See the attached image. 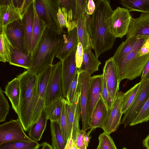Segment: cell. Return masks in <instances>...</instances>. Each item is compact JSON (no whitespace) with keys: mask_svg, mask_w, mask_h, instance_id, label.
<instances>
[{"mask_svg":"<svg viewBox=\"0 0 149 149\" xmlns=\"http://www.w3.org/2000/svg\"><path fill=\"white\" fill-rule=\"evenodd\" d=\"M95 8L91 15V36L95 55L98 58L113 47L116 38L110 32L111 17L113 10L108 0L94 1Z\"/></svg>","mask_w":149,"mask_h":149,"instance_id":"cell-1","label":"cell"},{"mask_svg":"<svg viewBox=\"0 0 149 149\" xmlns=\"http://www.w3.org/2000/svg\"><path fill=\"white\" fill-rule=\"evenodd\" d=\"M67 33L64 31L58 34L46 26L36 47L32 54V61L29 70L37 75L47 67L52 65L55 56L67 41Z\"/></svg>","mask_w":149,"mask_h":149,"instance_id":"cell-2","label":"cell"},{"mask_svg":"<svg viewBox=\"0 0 149 149\" xmlns=\"http://www.w3.org/2000/svg\"><path fill=\"white\" fill-rule=\"evenodd\" d=\"M20 82V93L18 119L25 132L33 125V116L36 101L38 75L34 72L25 71L17 75Z\"/></svg>","mask_w":149,"mask_h":149,"instance_id":"cell-3","label":"cell"},{"mask_svg":"<svg viewBox=\"0 0 149 149\" xmlns=\"http://www.w3.org/2000/svg\"><path fill=\"white\" fill-rule=\"evenodd\" d=\"M35 7L39 17L46 26L58 34L64 30L58 19L57 13L59 6L58 0H35Z\"/></svg>","mask_w":149,"mask_h":149,"instance_id":"cell-4","label":"cell"},{"mask_svg":"<svg viewBox=\"0 0 149 149\" xmlns=\"http://www.w3.org/2000/svg\"><path fill=\"white\" fill-rule=\"evenodd\" d=\"M140 86L132 105L124 114L120 124L125 127L131 126L144 104L149 97V79L141 80Z\"/></svg>","mask_w":149,"mask_h":149,"instance_id":"cell-5","label":"cell"},{"mask_svg":"<svg viewBox=\"0 0 149 149\" xmlns=\"http://www.w3.org/2000/svg\"><path fill=\"white\" fill-rule=\"evenodd\" d=\"M132 17L127 9L117 7L112 14L110 32L116 38H121L127 35Z\"/></svg>","mask_w":149,"mask_h":149,"instance_id":"cell-6","label":"cell"},{"mask_svg":"<svg viewBox=\"0 0 149 149\" xmlns=\"http://www.w3.org/2000/svg\"><path fill=\"white\" fill-rule=\"evenodd\" d=\"M33 141L25 134L18 119L12 120L0 125V145L11 141Z\"/></svg>","mask_w":149,"mask_h":149,"instance_id":"cell-7","label":"cell"},{"mask_svg":"<svg viewBox=\"0 0 149 149\" xmlns=\"http://www.w3.org/2000/svg\"><path fill=\"white\" fill-rule=\"evenodd\" d=\"M52 65L47 67L38 75L37 95L33 116V125L38 120L45 106L46 90L51 74Z\"/></svg>","mask_w":149,"mask_h":149,"instance_id":"cell-8","label":"cell"},{"mask_svg":"<svg viewBox=\"0 0 149 149\" xmlns=\"http://www.w3.org/2000/svg\"><path fill=\"white\" fill-rule=\"evenodd\" d=\"M79 72L78 86L80 92L79 101L82 123L81 130L86 132L89 123L87 113L88 93L91 76L86 71Z\"/></svg>","mask_w":149,"mask_h":149,"instance_id":"cell-9","label":"cell"},{"mask_svg":"<svg viewBox=\"0 0 149 149\" xmlns=\"http://www.w3.org/2000/svg\"><path fill=\"white\" fill-rule=\"evenodd\" d=\"M62 62L60 60L53 65L51 74L46 92L45 106L56 98L63 97L61 81Z\"/></svg>","mask_w":149,"mask_h":149,"instance_id":"cell-10","label":"cell"},{"mask_svg":"<svg viewBox=\"0 0 149 149\" xmlns=\"http://www.w3.org/2000/svg\"><path fill=\"white\" fill-rule=\"evenodd\" d=\"M123 93L121 91L118 93L111 108L108 110L107 118L100 127L109 135L116 131L120 124L123 114L121 112V101Z\"/></svg>","mask_w":149,"mask_h":149,"instance_id":"cell-11","label":"cell"},{"mask_svg":"<svg viewBox=\"0 0 149 149\" xmlns=\"http://www.w3.org/2000/svg\"><path fill=\"white\" fill-rule=\"evenodd\" d=\"M103 74L108 90L113 103L119 92L120 81L117 68L112 57L105 61Z\"/></svg>","mask_w":149,"mask_h":149,"instance_id":"cell-12","label":"cell"},{"mask_svg":"<svg viewBox=\"0 0 149 149\" xmlns=\"http://www.w3.org/2000/svg\"><path fill=\"white\" fill-rule=\"evenodd\" d=\"M5 29L7 36L14 47L25 53L30 52L27 45L21 19L9 24Z\"/></svg>","mask_w":149,"mask_h":149,"instance_id":"cell-13","label":"cell"},{"mask_svg":"<svg viewBox=\"0 0 149 149\" xmlns=\"http://www.w3.org/2000/svg\"><path fill=\"white\" fill-rule=\"evenodd\" d=\"M75 50L70 56L61 61L62 62L61 81L63 97L66 99L71 83L78 70L75 61Z\"/></svg>","mask_w":149,"mask_h":149,"instance_id":"cell-14","label":"cell"},{"mask_svg":"<svg viewBox=\"0 0 149 149\" xmlns=\"http://www.w3.org/2000/svg\"><path fill=\"white\" fill-rule=\"evenodd\" d=\"M103 81V74L93 75L90 78L88 93L87 111L89 123L93 110L102 97Z\"/></svg>","mask_w":149,"mask_h":149,"instance_id":"cell-15","label":"cell"},{"mask_svg":"<svg viewBox=\"0 0 149 149\" xmlns=\"http://www.w3.org/2000/svg\"><path fill=\"white\" fill-rule=\"evenodd\" d=\"M136 37H149V13H141L136 18H132L127 38Z\"/></svg>","mask_w":149,"mask_h":149,"instance_id":"cell-16","label":"cell"},{"mask_svg":"<svg viewBox=\"0 0 149 149\" xmlns=\"http://www.w3.org/2000/svg\"><path fill=\"white\" fill-rule=\"evenodd\" d=\"M80 96V92L78 86L73 104L70 105L68 103L67 101L66 102L70 129L72 137L74 142L76 140L77 134L80 130L79 126V121L81 115Z\"/></svg>","mask_w":149,"mask_h":149,"instance_id":"cell-17","label":"cell"},{"mask_svg":"<svg viewBox=\"0 0 149 149\" xmlns=\"http://www.w3.org/2000/svg\"><path fill=\"white\" fill-rule=\"evenodd\" d=\"M91 17L86 14L81 15L77 22L79 42L81 44L84 51L89 46L93 49L91 36Z\"/></svg>","mask_w":149,"mask_h":149,"instance_id":"cell-18","label":"cell"},{"mask_svg":"<svg viewBox=\"0 0 149 149\" xmlns=\"http://www.w3.org/2000/svg\"><path fill=\"white\" fill-rule=\"evenodd\" d=\"M19 10L14 5L13 0L9 4L0 6V31L9 24L21 19Z\"/></svg>","mask_w":149,"mask_h":149,"instance_id":"cell-19","label":"cell"},{"mask_svg":"<svg viewBox=\"0 0 149 149\" xmlns=\"http://www.w3.org/2000/svg\"><path fill=\"white\" fill-rule=\"evenodd\" d=\"M34 8L35 0H33L24 11L21 19L27 45L30 52L34 20Z\"/></svg>","mask_w":149,"mask_h":149,"instance_id":"cell-20","label":"cell"},{"mask_svg":"<svg viewBox=\"0 0 149 149\" xmlns=\"http://www.w3.org/2000/svg\"><path fill=\"white\" fill-rule=\"evenodd\" d=\"M67 41L60 49L56 57L62 61L76 50L79 43L77 27L67 32Z\"/></svg>","mask_w":149,"mask_h":149,"instance_id":"cell-21","label":"cell"},{"mask_svg":"<svg viewBox=\"0 0 149 149\" xmlns=\"http://www.w3.org/2000/svg\"><path fill=\"white\" fill-rule=\"evenodd\" d=\"M108 110L101 97L93 110L88 130L100 128L107 117Z\"/></svg>","mask_w":149,"mask_h":149,"instance_id":"cell-22","label":"cell"},{"mask_svg":"<svg viewBox=\"0 0 149 149\" xmlns=\"http://www.w3.org/2000/svg\"><path fill=\"white\" fill-rule=\"evenodd\" d=\"M4 93L9 99L13 109L17 114L20 93V82L17 77L8 82Z\"/></svg>","mask_w":149,"mask_h":149,"instance_id":"cell-23","label":"cell"},{"mask_svg":"<svg viewBox=\"0 0 149 149\" xmlns=\"http://www.w3.org/2000/svg\"><path fill=\"white\" fill-rule=\"evenodd\" d=\"M91 46L84 51L83 61L79 71H86L91 75L99 70L101 62L93 54Z\"/></svg>","mask_w":149,"mask_h":149,"instance_id":"cell-24","label":"cell"},{"mask_svg":"<svg viewBox=\"0 0 149 149\" xmlns=\"http://www.w3.org/2000/svg\"><path fill=\"white\" fill-rule=\"evenodd\" d=\"M32 54L30 53H25L13 46L11 49V55L10 64L21 67L28 70L32 61Z\"/></svg>","mask_w":149,"mask_h":149,"instance_id":"cell-25","label":"cell"},{"mask_svg":"<svg viewBox=\"0 0 149 149\" xmlns=\"http://www.w3.org/2000/svg\"><path fill=\"white\" fill-rule=\"evenodd\" d=\"M65 99L64 97L57 98L45 106L44 111L47 120L50 121H60Z\"/></svg>","mask_w":149,"mask_h":149,"instance_id":"cell-26","label":"cell"},{"mask_svg":"<svg viewBox=\"0 0 149 149\" xmlns=\"http://www.w3.org/2000/svg\"><path fill=\"white\" fill-rule=\"evenodd\" d=\"M139 38L136 37L127 38L119 45L112 56L116 64L122 60L132 51Z\"/></svg>","mask_w":149,"mask_h":149,"instance_id":"cell-27","label":"cell"},{"mask_svg":"<svg viewBox=\"0 0 149 149\" xmlns=\"http://www.w3.org/2000/svg\"><path fill=\"white\" fill-rule=\"evenodd\" d=\"M46 26L38 16L35 7L30 52L32 54L39 43Z\"/></svg>","mask_w":149,"mask_h":149,"instance_id":"cell-28","label":"cell"},{"mask_svg":"<svg viewBox=\"0 0 149 149\" xmlns=\"http://www.w3.org/2000/svg\"><path fill=\"white\" fill-rule=\"evenodd\" d=\"M50 127L53 149H64L67 141L63 136L59 122L51 121Z\"/></svg>","mask_w":149,"mask_h":149,"instance_id":"cell-29","label":"cell"},{"mask_svg":"<svg viewBox=\"0 0 149 149\" xmlns=\"http://www.w3.org/2000/svg\"><path fill=\"white\" fill-rule=\"evenodd\" d=\"M47 120L44 109L38 120L28 131L29 137L36 141H40L46 129Z\"/></svg>","mask_w":149,"mask_h":149,"instance_id":"cell-30","label":"cell"},{"mask_svg":"<svg viewBox=\"0 0 149 149\" xmlns=\"http://www.w3.org/2000/svg\"><path fill=\"white\" fill-rule=\"evenodd\" d=\"M0 61L9 62L13 46L7 36L5 28L0 31Z\"/></svg>","mask_w":149,"mask_h":149,"instance_id":"cell-31","label":"cell"},{"mask_svg":"<svg viewBox=\"0 0 149 149\" xmlns=\"http://www.w3.org/2000/svg\"><path fill=\"white\" fill-rule=\"evenodd\" d=\"M120 3L130 12L149 13V0H121Z\"/></svg>","mask_w":149,"mask_h":149,"instance_id":"cell-32","label":"cell"},{"mask_svg":"<svg viewBox=\"0 0 149 149\" xmlns=\"http://www.w3.org/2000/svg\"><path fill=\"white\" fill-rule=\"evenodd\" d=\"M140 85V82L123 94L121 101V112L123 114L132 104L138 93Z\"/></svg>","mask_w":149,"mask_h":149,"instance_id":"cell-33","label":"cell"},{"mask_svg":"<svg viewBox=\"0 0 149 149\" xmlns=\"http://www.w3.org/2000/svg\"><path fill=\"white\" fill-rule=\"evenodd\" d=\"M43 143L39 144L34 140L30 142L11 141L0 145V149H38Z\"/></svg>","mask_w":149,"mask_h":149,"instance_id":"cell-34","label":"cell"},{"mask_svg":"<svg viewBox=\"0 0 149 149\" xmlns=\"http://www.w3.org/2000/svg\"><path fill=\"white\" fill-rule=\"evenodd\" d=\"M67 101L65 99L63 106V109L59 123L63 137L67 141L70 138L71 132L70 130L66 104Z\"/></svg>","mask_w":149,"mask_h":149,"instance_id":"cell-35","label":"cell"},{"mask_svg":"<svg viewBox=\"0 0 149 149\" xmlns=\"http://www.w3.org/2000/svg\"><path fill=\"white\" fill-rule=\"evenodd\" d=\"M99 144L96 149H117L113 139L104 132L99 137Z\"/></svg>","mask_w":149,"mask_h":149,"instance_id":"cell-36","label":"cell"},{"mask_svg":"<svg viewBox=\"0 0 149 149\" xmlns=\"http://www.w3.org/2000/svg\"><path fill=\"white\" fill-rule=\"evenodd\" d=\"M149 120V97L143 104L131 126L147 122Z\"/></svg>","mask_w":149,"mask_h":149,"instance_id":"cell-37","label":"cell"},{"mask_svg":"<svg viewBox=\"0 0 149 149\" xmlns=\"http://www.w3.org/2000/svg\"><path fill=\"white\" fill-rule=\"evenodd\" d=\"M79 74L78 69L71 83L68 96L66 99L68 103L70 105H72L74 102L77 91Z\"/></svg>","mask_w":149,"mask_h":149,"instance_id":"cell-38","label":"cell"},{"mask_svg":"<svg viewBox=\"0 0 149 149\" xmlns=\"http://www.w3.org/2000/svg\"><path fill=\"white\" fill-rule=\"evenodd\" d=\"M10 108L7 100L3 94V91L0 88V122L5 121Z\"/></svg>","mask_w":149,"mask_h":149,"instance_id":"cell-39","label":"cell"},{"mask_svg":"<svg viewBox=\"0 0 149 149\" xmlns=\"http://www.w3.org/2000/svg\"><path fill=\"white\" fill-rule=\"evenodd\" d=\"M76 7L73 19V23L77 27V22L81 15L86 14V0H76Z\"/></svg>","mask_w":149,"mask_h":149,"instance_id":"cell-40","label":"cell"},{"mask_svg":"<svg viewBox=\"0 0 149 149\" xmlns=\"http://www.w3.org/2000/svg\"><path fill=\"white\" fill-rule=\"evenodd\" d=\"M58 20L61 27L66 28L68 30L69 24L68 19V13L66 9L63 7H59L57 13Z\"/></svg>","mask_w":149,"mask_h":149,"instance_id":"cell-41","label":"cell"},{"mask_svg":"<svg viewBox=\"0 0 149 149\" xmlns=\"http://www.w3.org/2000/svg\"><path fill=\"white\" fill-rule=\"evenodd\" d=\"M103 74V81L101 97L109 110L111 108L113 102L109 93L105 77Z\"/></svg>","mask_w":149,"mask_h":149,"instance_id":"cell-42","label":"cell"},{"mask_svg":"<svg viewBox=\"0 0 149 149\" xmlns=\"http://www.w3.org/2000/svg\"><path fill=\"white\" fill-rule=\"evenodd\" d=\"M60 7L64 8L67 13L72 12L74 14L76 7V0H58Z\"/></svg>","mask_w":149,"mask_h":149,"instance_id":"cell-43","label":"cell"},{"mask_svg":"<svg viewBox=\"0 0 149 149\" xmlns=\"http://www.w3.org/2000/svg\"><path fill=\"white\" fill-rule=\"evenodd\" d=\"M84 49L80 42H79L75 53V61L78 69L80 68L82 62Z\"/></svg>","mask_w":149,"mask_h":149,"instance_id":"cell-44","label":"cell"},{"mask_svg":"<svg viewBox=\"0 0 149 149\" xmlns=\"http://www.w3.org/2000/svg\"><path fill=\"white\" fill-rule=\"evenodd\" d=\"M86 132L80 130L77 134L74 143L79 149H87L84 139V134Z\"/></svg>","mask_w":149,"mask_h":149,"instance_id":"cell-45","label":"cell"},{"mask_svg":"<svg viewBox=\"0 0 149 149\" xmlns=\"http://www.w3.org/2000/svg\"><path fill=\"white\" fill-rule=\"evenodd\" d=\"M95 8V1L93 0H86V14L91 15L93 13Z\"/></svg>","mask_w":149,"mask_h":149,"instance_id":"cell-46","label":"cell"},{"mask_svg":"<svg viewBox=\"0 0 149 149\" xmlns=\"http://www.w3.org/2000/svg\"><path fill=\"white\" fill-rule=\"evenodd\" d=\"M149 53V37L145 41L139 52L140 56H143Z\"/></svg>","mask_w":149,"mask_h":149,"instance_id":"cell-47","label":"cell"},{"mask_svg":"<svg viewBox=\"0 0 149 149\" xmlns=\"http://www.w3.org/2000/svg\"><path fill=\"white\" fill-rule=\"evenodd\" d=\"M149 79V61L146 64L142 73L141 79Z\"/></svg>","mask_w":149,"mask_h":149,"instance_id":"cell-48","label":"cell"},{"mask_svg":"<svg viewBox=\"0 0 149 149\" xmlns=\"http://www.w3.org/2000/svg\"><path fill=\"white\" fill-rule=\"evenodd\" d=\"M64 149H77V147L71 135L68 140Z\"/></svg>","mask_w":149,"mask_h":149,"instance_id":"cell-49","label":"cell"},{"mask_svg":"<svg viewBox=\"0 0 149 149\" xmlns=\"http://www.w3.org/2000/svg\"><path fill=\"white\" fill-rule=\"evenodd\" d=\"M93 130V129H90V130L87 133L86 132L84 133V139L85 144L86 148H87L88 146V144L90 142V139L91 138V136H89L90 134Z\"/></svg>","mask_w":149,"mask_h":149,"instance_id":"cell-50","label":"cell"},{"mask_svg":"<svg viewBox=\"0 0 149 149\" xmlns=\"http://www.w3.org/2000/svg\"><path fill=\"white\" fill-rule=\"evenodd\" d=\"M143 144L146 149H149V135L143 141Z\"/></svg>","mask_w":149,"mask_h":149,"instance_id":"cell-51","label":"cell"},{"mask_svg":"<svg viewBox=\"0 0 149 149\" xmlns=\"http://www.w3.org/2000/svg\"><path fill=\"white\" fill-rule=\"evenodd\" d=\"M41 149H53L52 146L47 142L43 143Z\"/></svg>","mask_w":149,"mask_h":149,"instance_id":"cell-52","label":"cell"},{"mask_svg":"<svg viewBox=\"0 0 149 149\" xmlns=\"http://www.w3.org/2000/svg\"><path fill=\"white\" fill-rule=\"evenodd\" d=\"M11 1L12 0H0V6L9 4Z\"/></svg>","mask_w":149,"mask_h":149,"instance_id":"cell-53","label":"cell"},{"mask_svg":"<svg viewBox=\"0 0 149 149\" xmlns=\"http://www.w3.org/2000/svg\"><path fill=\"white\" fill-rule=\"evenodd\" d=\"M123 149H127L125 147H123Z\"/></svg>","mask_w":149,"mask_h":149,"instance_id":"cell-54","label":"cell"},{"mask_svg":"<svg viewBox=\"0 0 149 149\" xmlns=\"http://www.w3.org/2000/svg\"><path fill=\"white\" fill-rule=\"evenodd\" d=\"M38 149H41V148H39Z\"/></svg>","mask_w":149,"mask_h":149,"instance_id":"cell-55","label":"cell"},{"mask_svg":"<svg viewBox=\"0 0 149 149\" xmlns=\"http://www.w3.org/2000/svg\"><path fill=\"white\" fill-rule=\"evenodd\" d=\"M77 149H78V148H77Z\"/></svg>","mask_w":149,"mask_h":149,"instance_id":"cell-56","label":"cell"}]
</instances>
